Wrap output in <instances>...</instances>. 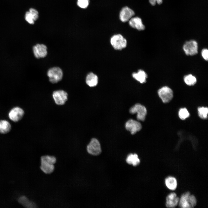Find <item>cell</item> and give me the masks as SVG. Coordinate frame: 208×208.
I'll return each instance as SVG.
<instances>
[{"instance_id":"cell-1","label":"cell","mask_w":208,"mask_h":208,"mask_svg":"<svg viewBox=\"0 0 208 208\" xmlns=\"http://www.w3.org/2000/svg\"><path fill=\"white\" fill-rule=\"evenodd\" d=\"M57 161L56 157L53 155H45L40 157V168L44 173L51 174L55 169V164Z\"/></svg>"},{"instance_id":"cell-2","label":"cell","mask_w":208,"mask_h":208,"mask_svg":"<svg viewBox=\"0 0 208 208\" xmlns=\"http://www.w3.org/2000/svg\"><path fill=\"white\" fill-rule=\"evenodd\" d=\"M197 201L195 197L190 194L189 192L183 194L181 196L179 202L180 207L192 208L196 205Z\"/></svg>"},{"instance_id":"cell-3","label":"cell","mask_w":208,"mask_h":208,"mask_svg":"<svg viewBox=\"0 0 208 208\" xmlns=\"http://www.w3.org/2000/svg\"><path fill=\"white\" fill-rule=\"evenodd\" d=\"M50 82L53 83H56L62 79L63 75L62 70L57 67H53L49 68L47 72Z\"/></svg>"},{"instance_id":"cell-4","label":"cell","mask_w":208,"mask_h":208,"mask_svg":"<svg viewBox=\"0 0 208 208\" xmlns=\"http://www.w3.org/2000/svg\"><path fill=\"white\" fill-rule=\"evenodd\" d=\"M112 46L115 50H120L125 48L127 45V40L120 34L113 36L110 39Z\"/></svg>"},{"instance_id":"cell-5","label":"cell","mask_w":208,"mask_h":208,"mask_svg":"<svg viewBox=\"0 0 208 208\" xmlns=\"http://www.w3.org/2000/svg\"><path fill=\"white\" fill-rule=\"evenodd\" d=\"M130 113L132 114L137 113V118L138 120H144L147 114V110L143 105L139 103L136 104L129 109Z\"/></svg>"},{"instance_id":"cell-6","label":"cell","mask_w":208,"mask_h":208,"mask_svg":"<svg viewBox=\"0 0 208 208\" xmlns=\"http://www.w3.org/2000/svg\"><path fill=\"white\" fill-rule=\"evenodd\" d=\"M86 149L89 154L93 155H98L101 152L100 144L98 140L95 138L91 139L87 146Z\"/></svg>"},{"instance_id":"cell-7","label":"cell","mask_w":208,"mask_h":208,"mask_svg":"<svg viewBox=\"0 0 208 208\" xmlns=\"http://www.w3.org/2000/svg\"><path fill=\"white\" fill-rule=\"evenodd\" d=\"M52 96L55 104L58 105H64L68 100V94L63 90H58L54 91Z\"/></svg>"},{"instance_id":"cell-8","label":"cell","mask_w":208,"mask_h":208,"mask_svg":"<svg viewBox=\"0 0 208 208\" xmlns=\"http://www.w3.org/2000/svg\"><path fill=\"white\" fill-rule=\"evenodd\" d=\"M158 94L163 102L167 103L170 102L173 97V92L169 87L163 86L158 91Z\"/></svg>"},{"instance_id":"cell-9","label":"cell","mask_w":208,"mask_h":208,"mask_svg":"<svg viewBox=\"0 0 208 208\" xmlns=\"http://www.w3.org/2000/svg\"><path fill=\"white\" fill-rule=\"evenodd\" d=\"M183 49L185 54L187 55H194L198 52V45L194 40H191L186 42L183 46Z\"/></svg>"},{"instance_id":"cell-10","label":"cell","mask_w":208,"mask_h":208,"mask_svg":"<svg viewBox=\"0 0 208 208\" xmlns=\"http://www.w3.org/2000/svg\"><path fill=\"white\" fill-rule=\"evenodd\" d=\"M35 57L38 59L44 58L47 55V48L43 44H38L34 46L32 49Z\"/></svg>"},{"instance_id":"cell-11","label":"cell","mask_w":208,"mask_h":208,"mask_svg":"<svg viewBox=\"0 0 208 208\" xmlns=\"http://www.w3.org/2000/svg\"><path fill=\"white\" fill-rule=\"evenodd\" d=\"M125 127L126 129L133 135L140 131L142 128V125L140 122L132 119L129 120L126 122Z\"/></svg>"},{"instance_id":"cell-12","label":"cell","mask_w":208,"mask_h":208,"mask_svg":"<svg viewBox=\"0 0 208 208\" xmlns=\"http://www.w3.org/2000/svg\"><path fill=\"white\" fill-rule=\"evenodd\" d=\"M24 114L23 110L18 107L12 108L9 113L10 119L14 122H17L21 119Z\"/></svg>"},{"instance_id":"cell-13","label":"cell","mask_w":208,"mask_h":208,"mask_svg":"<svg viewBox=\"0 0 208 208\" xmlns=\"http://www.w3.org/2000/svg\"><path fill=\"white\" fill-rule=\"evenodd\" d=\"M135 15L134 12L127 6L123 7L120 13V19L122 22H125L129 21Z\"/></svg>"},{"instance_id":"cell-14","label":"cell","mask_w":208,"mask_h":208,"mask_svg":"<svg viewBox=\"0 0 208 208\" xmlns=\"http://www.w3.org/2000/svg\"><path fill=\"white\" fill-rule=\"evenodd\" d=\"M179 200L176 193L172 192L166 197V206L167 207H175L178 204Z\"/></svg>"},{"instance_id":"cell-15","label":"cell","mask_w":208,"mask_h":208,"mask_svg":"<svg viewBox=\"0 0 208 208\" xmlns=\"http://www.w3.org/2000/svg\"><path fill=\"white\" fill-rule=\"evenodd\" d=\"M129 24L131 27L138 30H143L145 28L141 19L138 17L131 18L129 21Z\"/></svg>"},{"instance_id":"cell-16","label":"cell","mask_w":208,"mask_h":208,"mask_svg":"<svg viewBox=\"0 0 208 208\" xmlns=\"http://www.w3.org/2000/svg\"><path fill=\"white\" fill-rule=\"evenodd\" d=\"M97 76L93 73H89L87 75L86 81L87 85L90 87L96 86L98 83Z\"/></svg>"},{"instance_id":"cell-17","label":"cell","mask_w":208,"mask_h":208,"mask_svg":"<svg viewBox=\"0 0 208 208\" xmlns=\"http://www.w3.org/2000/svg\"><path fill=\"white\" fill-rule=\"evenodd\" d=\"M132 76L135 79L141 83H145L147 77L146 73L142 70H139L137 73H133Z\"/></svg>"},{"instance_id":"cell-18","label":"cell","mask_w":208,"mask_h":208,"mask_svg":"<svg viewBox=\"0 0 208 208\" xmlns=\"http://www.w3.org/2000/svg\"><path fill=\"white\" fill-rule=\"evenodd\" d=\"M165 183L167 187L171 190H175L177 186L176 179L173 177L169 176L165 179Z\"/></svg>"},{"instance_id":"cell-19","label":"cell","mask_w":208,"mask_h":208,"mask_svg":"<svg viewBox=\"0 0 208 208\" xmlns=\"http://www.w3.org/2000/svg\"><path fill=\"white\" fill-rule=\"evenodd\" d=\"M18 202L25 207L29 208H36V206L33 202L29 200L25 196H22L18 199Z\"/></svg>"},{"instance_id":"cell-20","label":"cell","mask_w":208,"mask_h":208,"mask_svg":"<svg viewBox=\"0 0 208 208\" xmlns=\"http://www.w3.org/2000/svg\"><path fill=\"white\" fill-rule=\"evenodd\" d=\"M126 161L128 164H132L134 166H137L140 162L138 156L136 154L129 155L127 157Z\"/></svg>"},{"instance_id":"cell-21","label":"cell","mask_w":208,"mask_h":208,"mask_svg":"<svg viewBox=\"0 0 208 208\" xmlns=\"http://www.w3.org/2000/svg\"><path fill=\"white\" fill-rule=\"evenodd\" d=\"M11 129V126L9 122L5 120H0V133L6 134Z\"/></svg>"},{"instance_id":"cell-22","label":"cell","mask_w":208,"mask_h":208,"mask_svg":"<svg viewBox=\"0 0 208 208\" xmlns=\"http://www.w3.org/2000/svg\"><path fill=\"white\" fill-rule=\"evenodd\" d=\"M184 81L187 85L190 86L194 85L197 82L196 77L192 74L185 76L184 77Z\"/></svg>"},{"instance_id":"cell-23","label":"cell","mask_w":208,"mask_h":208,"mask_svg":"<svg viewBox=\"0 0 208 208\" xmlns=\"http://www.w3.org/2000/svg\"><path fill=\"white\" fill-rule=\"evenodd\" d=\"M199 117L202 119H206L207 118L208 108L206 107H200L198 109Z\"/></svg>"},{"instance_id":"cell-24","label":"cell","mask_w":208,"mask_h":208,"mask_svg":"<svg viewBox=\"0 0 208 208\" xmlns=\"http://www.w3.org/2000/svg\"><path fill=\"white\" fill-rule=\"evenodd\" d=\"M178 114L179 118L182 120H185L190 116L189 113L185 108L180 109L179 111Z\"/></svg>"},{"instance_id":"cell-25","label":"cell","mask_w":208,"mask_h":208,"mask_svg":"<svg viewBox=\"0 0 208 208\" xmlns=\"http://www.w3.org/2000/svg\"><path fill=\"white\" fill-rule=\"evenodd\" d=\"M25 18L27 22L31 24H34L35 21L34 17L29 11L26 13Z\"/></svg>"},{"instance_id":"cell-26","label":"cell","mask_w":208,"mask_h":208,"mask_svg":"<svg viewBox=\"0 0 208 208\" xmlns=\"http://www.w3.org/2000/svg\"><path fill=\"white\" fill-rule=\"evenodd\" d=\"M77 4L78 6L82 8H86L89 4V0H77Z\"/></svg>"},{"instance_id":"cell-27","label":"cell","mask_w":208,"mask_h":208,"mask_svg":"<svg viewBox=\"0 0 208 208\" xmlns=\"http://www.w3.org/2000/svg\"><path fill=\"white\" fill-rule=\"evenodd\" d=\"M29 11L32 14L35 18V21H36L38 18V12L36 9L31 8L30 9Z\"/></svg>"},{"instance_id":"cell-28","label":"cell","mask_w":208,"mask_h":208,"mask_svg":"<svg viewBox=\"0 0 208 208\" xmlns=\"http://www.w3.org/2000/svg\"><path fill=\"white\" fill-rule=\"evenodd\" d=\"M201 55L204 59L207 61L208 60V50L207 49H203L201 52Z\"/></svg>"},{"instance_id":"cell-29","label":"cell","mask_w":208,"mask_h":208,"mask_svg":"<svg viewBox=\"0 0 208 208\" xmlns=\"http://www.w3.org/2000/svg\"><path fill=\"white\" fill-rule=\"evenodd\" d=\"M163 0H149L150 3L152 5H155L156 3L158 4H161L162 3Z\"/></svg>"}]
</instances>
